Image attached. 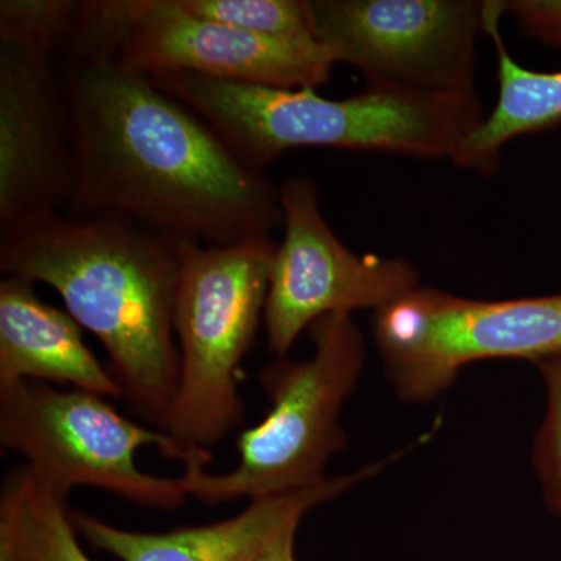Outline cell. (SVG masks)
Masks as SVG:
<instances>
[{
	"mask_svg": "<svg viewBox=\"0 0 561 561\" xmlns=\"http://www.w3.org/2000/svg\"><path fill=\"white\" fill-rule=\"evenodd\" d=\"M68 500L24 465L9 471L0 491V538L16 561H94L81 546Z\"/></svg>",
	"mask_w": 561,
	"mask_h": 561,
	"instance_id": "9a60e30c",
	"label": "cell"
},
{
	"mask_svg": "<svg viewBox=\"0 0 561 561\" xmlns=\"http://www.w3.org/2000/svg\"><path fill=\"white\" fill-rule=\"evenodd\" d=\"M546 391L545 416L534 437L531 461L542 500L561 519V353L534 362Z\"/></svg>",
	"mask_w": 561,
	"mask_h": 561,
	"instance_id": "ac0fdd59",
	"label": "cell"
},
{
	"mask_svg": "<svg viewBox=\"0 0 561 561\" xmlns=\"http://www.w3.org/2000/svg\"><path fill=\"white\" fill-rule=\"evenodd\" d=\"M83 0H2L0 39L57 61L79 24Z\"/></svg>",
	"mask_w": 561,
	"mask_h": 561,
	"instance_id": "e0dca14e",
	"label": "cell"
},
{
	"mask_svg": "<svg viewBox=\"0 0 561 561\" xmlns=\"http://www.w3.org/2000/svg\"><path fill=\"white\" fill-rule=\"evenodd\" d=\"M181 3L194 16L253 35L316 39L311 0H181Z\"/></svg>",
	"mask_w": 561,
	"mask_h": 561,
	"instance_id": "2e32d148",
	"label": "cell"
},
{
	"mask_svg": "<svg viewBox=\"0 0 561 561\" xmlns=\"http://www.w3.org/2000/svg\"><path fill=\"white\" fill-rule=\"evenodd\" d=\"M0 561H16L14 553L11 551L9 542L0 538Z\"/></svg>",
	"mask_w": 561,
	"mask_h": 561,
	"instance_id": "44dd1931",
	"label": "cell"
},
{
	"mask_svg": "<svg viewBox=\"0 0 561 561\" xmlns=\"http://www.w3.org/2000/svg\"><path fill=\"white\" fill-rule=\"evenodd\" d=\"M0 443L55 489H98L150 511H180L187 494L180 478L140 470V449L208 467L165 432L122 415L108 398L41 382L0 386Z\"/></svg>",
	"mask_w": 561,
	"mask_h": 561,
	"instance_id": "8992f818",
	"label": "cell"
},
{
	"mask_svg": "<svg viewBox=\"0 0 561 561\" xmlns=\"http://www.w3.org/2000/svg\"><path fill=\"white\" fill-rule=\"evenodd\" d=\"M502 7L524 35L561 49V0H502Z\"/></svg>",
	"mask_w": 561,
	"mask_h": 561,
	"instance_id": "d6986e66",
	"label": "cell"
},
{
	"mask_svg": "<svg viewBox=\"0 0 561 561\" xmlns=\"http://www.w3.org/2000/svg\"><path fill=\"white\" fill-rule=\"evenodd\" d=\"M504 14L502 0H483V33L496 46L500 95L496 106L461 144L453 160L459 168L482 175L496 171L505 144L561 124V69L540 72L513 60L501 36Z\"/></svg>",
	"mask_w": 561,
	"mask_h": 561,
	"instance_id": "5bb4252c",
	"label": "cell"
},
{
	"mask_svg": "<svg viewBox=\"0 0 561 561\" xmlns=\"http://www.w3.org/2000/svg\"><path fill=\"white\" fill-rule=\"evenodd\" d=\"M57 68L76 162L70 216L114 214L216 247L283 221L265 173L149 77L103 49L61 51Z\"/></svg>",
	"mask_w": 561,
	"mask_h": 561,
	"instance_id": "6da1fadb",
	"label": "cell"
},
{
	"mask_svg": "<svg viewBox=\"0 0 561 561\" xmlns=\"http://www.w3.org/2000/svg\"><path fill=\"white\" fill-rule=\"evenodd\" d=\"M391 460L386 457L313 489L250 501L238 515L203 526L139 531L88 513L72 512V518L80 538L119 561H257L284 531L300 526L309 512L368 481Z\"/></svg>",
	"mask_w": 561,
	"mask_h": 561,
	"instance_id": "7c38bea8",
	"label": "cell"
},
{
	"mask_svg": "<svg viewBox=\"0 0 561 561\" xmlns=\"http://www.w3.org/2000/svg\"><path fill=\"white\" fill-rule=\"evenodd\" d=\"M73 191L57 61L0 39V234L61 214Z\"/></svg>",
	"mask_w": 561,
	"mask_h": 561,
	"instance_id": "8fae6325",
	"label": "cell"
},
{
	"mask_svg": "<svg viewBox=\"0 0 561 561\" xmlns=\"http://www.w3.org/2000/svg\"><path fill=\"white\" fill-rule=\"evenodd\" d=\"M41 382L124 400L116 376L92 354L68 311L41 300L31 280H0V386Z\"/></svg>",
	"mask_w": 561,
	"mask_h": 561,
	"instance_id": "4fadbf2b",
	"label": "cell"
},
{
	"mask_svg": "<svg viewBox=\"0 0 561 561\" xmlns=\"http://www.w3.org/2000/svg\"><path fill=\"white\" fill-rule=\"evenodd\" d=\"M286 232L273 260L264 324L267 348L286 357L301 332L330 313L386 308L421 286L404 257L359 256L324 220L319 187L291 176L278 187Z\"/></svg>",
	"mask_w": 561,
	"mask_h": 561,
	"instance_id": "30bf717a",
	"label": "cell"
},
{
	"mask_svg": "<svg viewBox=\"0 0 561 561\" xmlns=\"http://www.w3.org/2000/svg\"><path fill=\"white\" fill-rule=\"evenodd\" d=\"M298 527L300 526L290 527L289 530L284 531L257 561H298L297 551H295Z\"/></svg>",
	"mask_w": 561,
	"mask_h": 561,
	"instance_id": "ffe728a7",
	"label": "cell"
},
{
	"mask_svg": "<svg viewBox=\"0 0 561 561\" xmlns=\"http://www.w3.org/2000/svg\"><path fill=\"white\" fill-rule=\"evenodd\" d=\"M151 80L208 122L245 164L262 172L280 154L301 147L453 161L486 116L476 91L438 94L367 87L330 101L312 88L280 90L194 73Z\"/></svg>",
	"mask_w": 561,
	"mask_h": 561,
	"instance_id": "3957f363",
	"label": "cell"
},
{
	"mask_svg": "<svg viewBox=\"0 0 561 561\" xmlns=\"http://www.w3.org/2000/svg\"><path fill=\"white\" fill-rule=\"evenodd\" d=\"M98 16L122 66L140 76L194 73L257 87H323L334 57L317 39H280L203 20L181 0H98Z\"/></svg>",
	"mask_w": 561,
	"mask_h": 561,
	"instance_id": "9c48e42d",
	"label": "cell"
},
{
	"mask_svg": "<svg viewBox=\"0 0 561 561\" xmlns=\"http://www.w3.org/2000/svg\"><path fill=\"white\" fill-rule=\"evenodd\" d=\"M309 332V359L278 357L262 368L260 382L271 409L239 434L238 463L225 472H210L198 460L183 465L179 478L187 497L208 505L250 502L330 481L328 465L348 443L343 405L359 383L367 348L351 313H330Z\"/></svg>",
	"mask_w": 561,
	"mask_h": 561,
	"instance_id": "277c9868",
	"label": "cell"
},
{
	"mask_svg": "<svg viewBox=\"0 0 561 561\" xmlns=\"http://www.w3.org/2000/svg\"><path fill=\"white\" fill-rule=\"evenodd\" d=\"M276 249L271 234L221 247L181 241L180 381L164 432L208 463L210 448L243 424L241 367L264 321Z\"/></svg>",
	"mask_w": 561,
	"mask_h": 561,
	"instance_id": "5b68a950",
	"label": "cell"
},
{
	"mask_svg": "<svg viewBox=\"0 0 561 561\" xmlns=\"http://www.w3.org/2000/svg\"><path fill=\"white\" fill-rule=\"evenodd\" d=\"M181 241L114 214H54L0 234V272L57 290L108 353L128 408L162 432L180 381Z\"/></svg>",
	"mask_w": 561,
	"mask_h": 561,
	"instance_id": "7a4b0ae2",
	"label": "cell"
},
{
	"mask_svg": "<svg viewBox=\"0 0 561 561\" xmlns=\"http://www.w3.org/2000/svg\"><path fill=\"white\" fill-rule=\"evenodd\" d=\"M373 341L394 394L427 404L474 362L561 353V294L489 301L420 286L375 311Z\"/></svg>",
	"mask_w": 561,
	"mask_h": 561,
	"instance_id": "52a82bcc",
	"label": "cell"
},
{
	"mask_svg": "<svg viewBox=\"0 0 561 561\" xmlns=\"http://www.w3.org/2000/svg\"><path fill=\"white\" fill-rule=\"evenodd\" d=\"M313 35L367 87L459 94L474 90L483 2L311 0Z\"/></svg>",
	"mask_w": 561,
	"mask_h": 561,
	"instance_id": "ba28073f",
	"label": "cell"
}]
</instances>
